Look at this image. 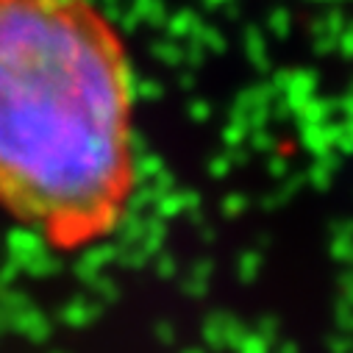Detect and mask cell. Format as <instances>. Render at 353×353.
Listing matches in <instances>:
<instances>
[{"instance_id":"1","label":"cell","mask_w":353,"mask_h":353,"mask_svg":"<svg viewBox=\"0 0 353 353\" xmlns=\"http://www.w3.org/2000/svg\"><path fill=\"white\" fill-rule=\"evenodd\" d=\"M128 48L95 0H0V214L78 253L139 184Z\"/></svg>"}]
</instances>
